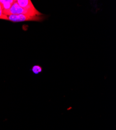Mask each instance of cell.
Returning <instances> with one entry per match:
<instances>
[{
	"label": "cell",
	"instance_id": "1",
	"mask_svg": "<svg viewBox=\"0 0 116 130\" xmlns=\"http://www.w3.org/2000/svg\"><path fill=\"white\" fill-rule=\"evenodd\" d=\"M43 16H31L28 15H6V20L13 23H19L23 21H41L43 20Z\"/></svg>",
	"mask_w": 116,
	"mask_h": 130
},
{
	"label": "cell",
	"instance_id": "2",
	"mask_svg": "<svg viewBox=\"0 0 116 130\" xmlns=\"http://www.w3.org/2000/svg\"><path fill=\"white\" fill-rule=\"evenodd\" d=\"M16 2L19 6L30 12L34 15L37 16H43V14L38 11L30 0H17Z\"/></svg>",
	"mask_w": 116,
	"mask_h": 130
},
{
	"label": "cell",
	"instance_id": "3",
	"mask_svg": "<svg viewBox=\"0 0 116 130\" xmlns=\"http://www.w3.org/2000/svg\"><path fill=\"white\" fill-rule=\"evenodd\" d=\"M28 15L31 16H37L31 13L30 12L28 11V10L23 8L20 6H19V5L17 3L16 1L13 4L11 7H10V9L8 12V14L7 15Z\"/></svg>",
	"mask_w": 116,
	"mask_h": 130
},
{
	"label": "cell",
	"instance_id": "4",
	"mask_svg": "<svg viewBox=\"0 0 116 130\" xmlns=\"http://www.w3.org/2000/svg\"><path fill=\"white\" fill-rule=\"evenodd\" d=\"M15 2V0H0V3L2 6L3 12L5 15H7L9 10Z\"/></svg>",
	"mask_w": 116,
	"mask_h": 130
},
{
	"label": "cell",
	"instance_id": "5",
	"mask_svg": "<svg viewBox=\"0 0 116 130\" xmlns=\"http://www.w3.org/2000/svg\"><path fill=\"white\" fill-rule=\"evenodd\" d=\"M32 71L35 74H38L42 71V68L39 65H36L34 66L32 68Z\"/></svg>",
	"mask_w": 116,
	"mask_h": 130
},
{
	"label": "cell",
	"instance_id": "6",
	"mask_svg": "<svg viewBox=\"0 0 116 130\" xmlns=\"http://www.w3.org/2000/svg\"><path fill=\"white\" fill-rule=\"evenodd\" d=\"M0 19L6 20V15L4 14L2 6L1 3H0Z\"/></svg>",
	"mask_w": 116,
	"mask_h": 130
}]
</instances>
